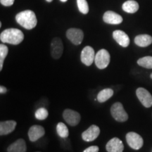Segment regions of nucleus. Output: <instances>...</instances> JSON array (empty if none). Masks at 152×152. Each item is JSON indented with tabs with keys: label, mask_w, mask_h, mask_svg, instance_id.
<instances>
[{
	"label": "nucleus",
	"mask_w": 152,
	"mask_h": 152,
	"mask_svg": "<svg viewBox=\"0 0 152 152\" xmlns=\"http://www.w3.org/2000/svg\"><path fill=\"white\" fill-rule=\"evenodd\" d=\"M77 5L80 12L87 14L89 12V6L86 0H77Z\"/></svg>",
	"instance_id": "24"
},
{
	"label": "nucleus",
	"mask_w": 152,
	"mask_h": 152,
	"mask_svg": "<svg viewBox=\"0 0 152 152\" xmlns=\"http://www.w3.org/2000/svg\"><path fill=\"white\" fill-rule=\"evenodd\" d=\"M15 0H0V3L4 7H11L14 4Z\"/></svg>",
	"instance_id": "26"
},
{
	"label": "nucleus",
	"mask_w": 152,
	"mask_h": 152,
	"mask_svg": "<svg viewBox=\"0 0 152 152\" xmlns=\"http://www.w3.org/2000/svg\"><path fill=\"white\" fill-rule=\"evenodd\" d=\"M64 52V45L59 37H54L51 43V55L54 59H58Z\"/></svg>",
	"instance_id": "8"
},
{
	"label": "nucleus",
	"mask_w": 152,
	"mask_h": 152,
	"mask_svg": "<svg viewBox=\"0 0 152 152\" xmlns=\"http://www.w3.org/2000/svg\"><path fill=\"white\" fill-rule=\"evenodd\" d=\"M35 118L39 121H44L48 117L49 112L45 108H39L35 111Z\"/></svg>",
	"instance_id": "25"
},
{
	"label": "nucleus",
	"mask_w": 152,
	"mask_h": 152,
	"mask_svg": "<svg viewBox=\"0 0 152 152\" xmlns=\"http://www.w3.org/2000/svg\"><path fill=\"white\" fill-rule=\"evenodd\" d=\"M136 94L144 107L150 108L152 106V96L149 91L143 87H140L136 90Z\"/></svg>",
	"instance_id": "9"
},
{
	"label": "nucleus",
	"mask_w": 152,
	"mask_h": 152,
	"mask_svg": "<svg viewBox=\"0 0 152 152\" xmlns=\"http://www.w3.org/2000/svg\"><path fill=\"white\" fill-rule=\"evenodd\" d=\"M7 89L4 86L1 85V86H0V93H1V94H5V93H7Z\"/></svg>",
	"instance_id": "28"
},
{
	"label": "nucleus",
	"mask_w": 152,
	"mask_h": 152,
	"mask_svg": "<svg viewBox=\"0 0 152 152\" xmlns=\"http://www.w3.org/2000/svg\"><path fill=\"white\" fill-rule=\"evenodd\" d=\"M106 149L108 152H123L124 150V145L119 138L113 137L107 142Z\"/></svg>",
	"instance_id": "13"
},
{
	"label": "nucleus",
	"mask_w": 152,
	"mask_h": 152,
	"mask_svg": "<svg viewBox=\"0 0 152 152\" xmlns=\"http://www.w3.org/2000/svg\"><path fill=\"white\" fill-rule=\"evenodd\" d=\"M111 115L118 122H125L128 121V115L125 111L123 104L120 102H115L111 107Z\"/></svg>",
	"instance_id": "3"
},
{
	"label": "nucleus",
	"mask_w": 152,
	"mask_h": 152,
	"mask_svg": "<svg viewBox=\"0 0 152 152\" xmlns=\"http://www.w3.org/2000/svg\"><path fill=\"white\" fill-rule=\"evenodd\" d=\"M16 20L23 28L32 30L37 26V19L34 11L31 10L23 11L16 16Z\"/></svg>",
	"instance_id": "1"
},
{
	"label": "nucleus",
	"mask_w": 152,
	"mask_h": 152,
	"mask_svg": "<svg viewBox=\"0 0 152 152\" xmlns=\"http://www.w3.org/2000/svg\"><path fill=\"white\" fill-rule=\"evenodd\" d=\"M113 39L116 42L123 47H128L130 45V38L123 30H117L113 33Z\"/></svg>",
	"instance_id": "15"
},
{
	"label": "nucleus",
	"mask_w": 152,
	"mask_h": 152,
	"mask_svg": "<svg viewBox=\"0 0 152 152\" xmlns=\"http://www.w3.org/2000/svg\"><path fill=\"white\" fill-rule=\"evenodd\" d=\"M103 20L106 23L112 25H118L123 22V17L117 13L112 11H107L104 13Z\"/></svg>",
	"instance_id": "14"
},
{
	"label": "nucleus",
	"mask_w": 152,
	"mask_h": 152,
	"mask_svg": "<svg viewBox=\"0 0 152 152\" xmlns=\"http://www.w3.org/2000/svg\"><path fill=\"white\" fill-rule=\"evenodd\" d=\"M99 148L97 146H91L87 149H85L83 152H99Z\"/></svg>",
	"instance_id": "27"
},
{
	"label": "nucleus",
	"mask_w": 152,
	"mask_h": 152,
	"mask_svg": "<svg viewBox=\"0 0 152 152\" xmlns=\"http://www.w3.org/2000/svg\"><path fill=\"white\" fill-rule=\"evenodd\" d=\"M95 55L96 54L94 53V49L90 46H86L81 52V61L85 66H90L93 64V61H94Z\"/></svg>",
	"instance_id": "10"
},
{
	"label": "nucleus",
	"mask_w": 152,
	"mask_h": 152,
	"mask_svg": "<svg viewBox=\"0 0 152 152\" xmlns=\"http://www.w3.org/2000/svg\"><path fill=\"white\" fill-rule=\"evenodd\" d=\"M123 10L129 14H134L140 9L139 4L134 0H128L125 1L122 6Z\"/></svg>",
	"instance_id": "19"
},
{
	"label": "nucleus",
	"mask_w": 152,
	"mask_h": 152,
	"mask_svg": "<svg viewBox=\"0 0 152 152\" xmlns=\"http://www.w3.org/2000/svg\"><path fill=\"white\" fill-rule=\"evenodd\" d=\"M46 1H47V2H52V0H46Z\"/></svg>",
	"instance_id": "30"
},
{
	"label": "nucleus",
	"mask_w": 152,
	"mask_h": 152,
	"mask_svg": "<svg viewBox=\"0 0 152 152\" xmlns=\"http://www.w3.org/2000/svg\"><path fill=\"white\" fill-rule=\"evenodd\" d=\"M9 52V49L6 45H0V71H1L3 68L4 61L6 57Z\"/></svg>",
	"instance_id": "23"
},
{
	"label": "nucleus",
	"mask_w": 152,
	"mask_h": 152,
	"mask_svg": "<svg viewBox=\"0 0 152 152\" xmlns=\"http://www.w3.org/2000/svg\"><path fill=\"white\" fill-rule=\"evenodd\" d=\"M56 132L61 138H67L69 135V131L67 126L63 123H58L56 125Z\"/></svg>",
	"instance_id": "21"
},
{
	"label": "nucleus",
	"mask_w": 152,
	"mask_h": 152,
	"mask_svg": "<svg viewBox=\"0 0 152 152\" xmlns=\"http://www.w3.org/2000/svg\"><path fill=\"white\" fill-rule=\"evenodd\" d=\"M45 134V128L39 125H34L29 129L28 137L30 142H36L42 137Z\"/></svg>",
	"instance_id": "12"
},
{
	"label": "nucleus",
	"mask_w": 152,
	"mask_h": 152,
	"mask_svg": "<svg viewBox=\"0 0 152 152\" xmlns=\"http://www.w3.org/2000/svg\"><path fill=\"white\" fill-rule=\"evenodd\" d=\"M110 61H111V56H110V54L106 49H100L95 55L94 62L96 67L99 69L106 68L109 66Z\"/></svg>",
	"instance_id": "4"
},
{
	"label": "nucleus",
	"mask_w": 152,
	"mask_h": 152,
	"mask_svg": "<svg viewBox=\"0 0 152 152\" xmlns=\"http://www.w3.org/2000/svg\"><path fill=\"white\" fill-rule=\"evenodd\" d=\"M27 147L23 139H18L7 148V152H26Z\"/></svg>",
	"instance_id": "17"
},
{
	"label": "nucleus",
	"mask_w": 152,
	"mask_h": 152,
	"mask_svg": "<svg viewBox=\"0 0 152 152\" xmlns=\"http://www.w3.org/2000/svg\"><path fill=\"white\" fill-rule=\"evenodd\" d=\"M137 64L143 68L152 69V56H147L140 58L137 61Z\"/></svg>",
	"instance_id": "22"
},
{
	"label": "nucleus",
	"mask_w": 152,
	"mask_h": 152,
	"mask_svg": "<svg viewBox=\"0 0 152 152\" xmlns=\"http://www.w3.org/2000/svg\"><path fill=\"white\" fill-rule=\"evenodd\" d=\"M134 43L141 47H147L152 43V37L149 35H139L134 38Z\"/></svg>",
	"instance_id": "18"
},
{
	"label": "nucleus",
	"mask_w": 152,
	"mask_h": 152,
	"mask_svg": "<svg viewBox=\"0 0 152 152\" xmlns=\"http://www.w3.org/2000/svg\"><path fill=\"white\" fill-rule=\"evenodd\" d=\"M24 39V35L21 30L17 28H8L1 32L0 40L3 43L17 45L21 43Z\"/></svg>",
	"instance_id": "2"
},
{
	"label": "nucleus",
	"mask_w": 152,
	"mask_h": 152,
	"mask_svg": "<svg viewBox=\"0 0 152 152\" xmlns=\"http://www.w3.org/2000/svg\"><path fill=\"white\" fill-rule=\"evenodd\" d=\"M126 141L128 145L134 150L140 149L144 144L142 137L134 132H130L126 134Z\"/></svg>",
	"instance_id": "5"
},
{
	"label": "nucleus",
	"mask_w": 152,
	"mask_h": 152,
	"mask_svg": "<svg viewBox=\"0 0 152 152\" xmlns=\"http://www.w3.org/2000/svg\"><path fill=\"white\" fill-rule=\"evenodd\" d=\"M113 90L111 88H106L102 90L97 94V100L100 103H104L113 96Z\"/></svg>",
	"instance_id": "20"
},
{
	"label": "nucleus",
	"mask_w": 152,
	"mask_h": 152,
	"mask_svg": "<svg viewBox=\"0 0 152 152\" xmlns=\"http://www.w3.org/2000/svg\"><path fill=\"white\" fill-rule=\"evenodd\" d=\"M37 152H40V151H37Z\"/></svg>",
	"instance_id": "32"
},
{
	"label": "nucleus",
	"mask_w": 152,
	"mask_h": 152,
	"mask_svg": "<svg viewBox=\"0 0 152 152\" xmlns=\"http://www.w3.org/2000/svg\"><path fill=\"white\" fill-rule=\"evenodd\" d=\"M99 134V128L96 125H92L87 130L82 133V138L85 142H92L98 137Z\"/></svg>",
	"instance_id": "11"
},
{
	"label": "nucleus",
	"mask_w": 152,
	"mask_h": 152,
	"mask_svg": "<svg viewBox=\"0 0 152 152\" xmlns=\"http://www.w3.org/2000/svg\"><path fill=\"white\" fill-rule=\"evenodd\" d=\"M150 77H151V78L152 79V73L151 74V75H150Z\"/></svg>",
	"instance_id": "31"
},
{
	"label": "nucleus",
	"mask_w": 152,
	"mask_h": 152,
	"mask_svg": "<svg viewBox=\"0 0 152 152\" xmlns=\"http://www.w3.org/2000/svg\"><path fill=\"white\" fill-rule=\"evenodd\" d=\"M63 117L66 122L71 126H76L78 125L81 119L80 114L78 112L68 109L64 111Z\"/></svg>",
	"instance_id": "7"
},
{
	"label": "nucleus",
	"mask_w": 152,
	"mask_h": 152,
	"mask_svg": "<svg viewBox=\"0 0 152 152\" xmlns=\"http://www.w3.org/2000/svg\"><path fill=\"white\" fill-rule=\"evenodd\" d=\"M16 127V122L14 121H1L0 123V135H7L14 131Z\"/></svg>",
	"instance_id": "16"
},
{
	"label": "nucleus",
	"mask_w": 152,
	"mask_h": 152,
	"mask_svg": "<svg viewBox=\"0 0 152 152\" xmlns=\"http://www.w3.org/2000/svg\"><path fill=\"white\" fill-rule=\"evenodd\" d=\"M66 37L73 45H79L83 40L84 33L78 28H70L66 31Z\"/></svg>",
	"instance_id": "6"
},
{
	"label": "nucleus",
	"mask_w": 152,
	"mask_h": 152,
	"mask_svg": "<svg viewBox=\"0 0 152 152\" xmlns=\"http://www.w3.org/2000/svg\"><path fill=\"white\" fill-rule=\"evenodd\" d=\"M61 1H62V2H66V1H68V0H60Z\"/></svg>",
	"instance_id": "29"
}]
</instances>
